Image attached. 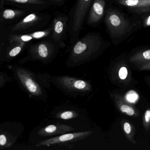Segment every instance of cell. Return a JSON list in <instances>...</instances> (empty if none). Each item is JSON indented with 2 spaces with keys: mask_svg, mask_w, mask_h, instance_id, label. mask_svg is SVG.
Wrapping results in <instances>:
<instances>
[{
  "mask_svg": "<svg viewBox=\"0 0 150 150\" xmlns=\"http://www.w3.org/2000/svg\"><path fill=\"white\" fill-rule=\"evenodd\" d=\"M128 75V71L127 68L125 67H122L119 71V76L120 78L122 80H124L127 78Z\"/></svg>",
  "mask_w": 150,
  "mask_h": 150,
  "instance_id": "44dd1931",
  "label": "cell"
},
{
  "mask_svg": "<svg viewBox=\"0 0 150 150\" xmlns=\"http://www.w3.org/2000/svg\"><path fill=\"white\" fill-rule=\"evenodd\" d=\"M23 11L18 10L6 9L0 12V20L2 19H12L21 16L24 13Z\"/></svg>",
  "mask_w": 150,
  "mask_h": 150,
  "instance_id": "5bb4252c",
  "label": "cell"
},
{
  "mask_svg": "<svg viewBox=\"0 0 150 150\" xmlns=\"http://www.w3.org/2000/svg\"><path fill=\"white\" fill-rule=\"evenodd\" d=\"M33 39L32 37L30 36L29 34L14 35L11 38L10 41L11 43H15L17 45L19 43H25Z\"/></svg>",
  "mask_w": 150,
  "mask_h": 150,
  "instance_id": "9a60e30c",
  "label": "cell"
},
{
  "mask_svg": "<svg viewBox=\"0 0 150 150\" xmlns=\"http://www.w3.org/2000/svg\"><path fill=\"white\" fill-rule=\"evenodd\" d=\"M93 0H77L73 18V37L79 34L83 26L86 15Z\"/></svg>",
  "mask_w": 150,
  "mask_h": 150,
  "instance_id": "277c9868",
  "label": "cell"
},
{
  "mask_svg": "<svg viewBox=\"0 0 150 150\" xmlns=\"http://www.w3.org/2000/svg\"><path fill=\"white\" fill-rule=\"evenodd\" d=\"M2 83V82L1 81V80H0V86H1V84Z\"/></svg>",
  "mask_w": 150,
  "mask_h": 150,
  "instance_id": "83f0119b",
  "label": "cell"
},
{
  "mask_svg": "<svg viewBox=\"0 0 150 150\" xmlns=\"http://www.w3.org/2000/svg\"><path fill=\"white\" fill-rule=\"evenodd\" d=\"M74 129L68 125L62 124H52L39 130L38 134L40 136H50L63 134L74 131Z\"/></svg>",
  "mask_w": 150,
  "mask_h": 150,
  "instance_id": "9c48e42d",
  "label": "cell"
},
{
  "mask_svg": "<svg viewBox=\"0 0 150 150\" xmlns=\"http://www.w3.org/2000/svg\"><path fill=\"white\" fill-rule=\"evenodd\" d=\"M0 48H1V45H0Z\"/></svg>",
  "mask_w": 150,
  "mask_h": 150,
  "instance_id": "f1b7e54d",
  "label": "cell"
},
{
  "mask_svg": "<svg viewBox=\"0 0 150 150\" xmlns=\"http://www.w3.org/2000/svg\"><path fill=\"white\" fill-rule=\"evenodd\" d=\"M52 1H54L57 2H61L62 0H52Z\"/></svg>",
  "mask_w": 150,
  "mask_h": 150,
  "instance_id": "4316f807",
  "label": "cell"
},
{
  "mask_svg": "<svg viewBox=\"0 0 150 150\" xmlns=\"http://www.w3.org/2000/svg\"><path fill=\"white\" fill-rule=\"evenodd\" d=\"M105 0H94L91 6L88 16V24H93L99 22L105 15Z\"/></svg>",
  "mask_w": 150,
  "mask_h": 150,
  "instance_id": "30bf717a",
  "label": "cell"
},
{
  "mask_svg": "<svg viewBox=\"0 0 150 150\" xmlns=\"http://www.w3.org/2000/svg\"><path fill=\"white\" fill-rule=\"evenodd\" d=\"M92 131H87L84 132H77V133H68L62 134L51 139H47L42 141L37 144L38 147L41 146H49L56 144H61L67 142H74L83 140L90 136Z\"/></svg>",
  "mask_w": 150,
  "mask_h": 150,
  "instance_id": "5b68a950",
  "label": "cell"
},
{
  "mask_svg": "<svg viewBox=\"0 0 150 150\" xmlns=\"http://www.w3.org/2000/svg\"><path fill=\"white\" fill-rule=\"evenodd\" d=\"M77 113L74 111H67L62 112L58 114V118L62 119L68 120L78 117Z\"/></svg>",
  "mask_w": 150,
  "mask_h": 150,
  "instance_id": "2e32d148",
  "label": "cell"
},
{
  "mask_svg": "<svg viewBox=\"0 0 150 150\" xmlns=\"http://www.w3.org/2000/svg\"><path fill=\"white\" fill-rule=\"evenodd\" d=\"M105 23L112 38L119 39L130 32L133 25L119 11L109 9L105 13Z\"/></svg>",
  "mask_w": 150,
  "mask_h": 150,
  "instance_id": "7a4b0ae2",
  "label": "cell"
},
{
  "mask_svg": "<svg viewBox=\"0 0 150 150\" xmlns=\"http://www.w3.org/2000/svg\"><path fill=\"white\" fill-rule=\"evenodd\" d=\"M124 130L127 134H129L131 132V127L129 123L125 122L124 124Z\"/></svg>",
  "mask_w": 150,
  "mask_h": 150,
  "instance_id": "cb8c5ba5",
  "label": "cell"
},
{
  "mask_svg": "<svg viewBox=\"0 0 150 150\" xmlns=\"http://www.w3.org/2000/svg\"><path fill=\"white\" fill-rule=\"evenodd\" d=\"M117 1L136 13L150 12V0H117Z\"/></svg>",
  "mask_w": 150,
  "mask_h": 150,
  "instance_id": "ba28073f",
  "label": "cell"
},
{
  "mask_svg": "<svg viewBox=\"0 0 150 150\" xmlns=\"http://www.w3.org/2000/svg\"><path fill=\"white\" fill-rule=\"evenodd\" d=\"M54 52V45L48 41L38 42L30 48L31 54L33 57L40 60H49L53 55Z\"/></svg>",
  "mask_w": 150,
  "mask_h": 150,
  "instance_id": "52a82bcc",
  "label": "cell"
},
{
  "mask_svg": "<svg viewBox=\"0 0 150 150\" xmlns=\"http://www.w3.org/2000/svg\"><path fill=\"white\" fill-rule=\"evenodd\" d=\"M143 25L144 27L150 26V14L147 15L143 20Z\"/></svg>",
  "mask_w": 150,
  "mask_h": 150,
  "instance_id": "7402d4cb",
  "label": "cell"
},
{
  "mask_svg": "<svg viewBox=\"0 0 150 150\" xmlns=\"http://www.w3.org/2000/svg\"><path fill=\"white\" fill-rule=\"evenodd\" d=\"M108 46L98 33H90L79 39L73 46L70 58L75 62L88 60L103 53Z\"/></svg>",
  "mask_w": 150,
  "mask_h": 150,
  "instance_id": "6da1fadb",
  "label": "cell"
},
{
  "mask_svg": "<svg viewBox=\"0 0 150 150\" xmlns=\"http://www.w3.org/2000/svg\"><path fill=\"white\" fill-rule=\"evenodd\" d=\"M40 19V18L36 13H31L16 24L12 28V30L17 31L29 28L37 23Z\"/></svg>",
  "mask_w": 150,
  "mask_h": 150,
  "instance_id": "7c38bea8",
  "label": "cell"
},
{
  "mask_svg": "<svg viewBox=\"0 0 150 150\" xmlns=\"http://www.w3.org/2000/svg\"><path fill=\"white\" fill-rule=\"evenodd\" d=\"M16 72L22 85L30 94L35 97L42 95V89L31 73L22 68H17Z\"/></svg>",
  "mask_w": 150,
  "mask_h": 150,
  "instance_id": "3957f363",
  "label": "cell"
},
{
  "mask_svg": "<svg viewBox=\"0 0 150 150\" xmlns=\"http://www.w3.org/2000/svg\"><path fill=\"white\" fill-rule=\"evenodd\" d=\"M126 99L130 102H135L138 98V95L134 91H130L129 92L126 96Z\"/></svg>",
  "mask_w": 150,
  "mask_h": 150,
  "instance_id": "d6986e66",
  "label": "cell"
},
{
  "mask_svg": "<svg viewBox=\"0 0 150 150\" xmlns=\"http://www.w3.org/2000/svg\"><path fill=\"white\" fill-rule=\"evenodd\" d=\"M16 139V137L6 132H0V150L11 147Z\"/></svg>",
  "mask_w": 150,
  "mask_h": 150,
  "instance_id": "4fadbf2b",
  "label": "cell"
},
{
  "mask_svg": "<svg viewBox=\"0 0 150 150\" xmlns=\"http://www.w3.org/2000/svg\"><path fill=\"white\" fill-rule=\"evenodd\" d=\"M142 55L145 60H150V49L144 51L142 54Z\"/></svg>",
  "mask_w": 150,
  "mask_h": 150,
  "instance_id": "603a6c76",
  "label": "cell"
},
{
  "mask_svg": "<svg viewBox=\"0 0 150 150\" xmlns=\"http://www.w3.org/2000/svg\"><path fill=\"white\" fill-rule=\"evenodd\" d=\"M120 110L123 113H126L128 115H133L134 114V110L131 107L127 105H122L120 106Z\"/></svg>",
  "mask_w": 150,
  "mask_h": 150,
  "instance_id": "ffe728a7",
  "label": "cell"
},
{
  "mask_svg": "<svg viewBox=\"0 0 150 150\" xmlns=\"http://www.w3.org/2000/svg\"><path fill=\"white\" fill-rule=\"evenodd\" d=\"M4 1H5V0H1V1H0V7H1V9L3 6Z\"/></svg>",
  "mask_w": 150,
  "mask_h": 150,
  "instance_id": "484cf974",
  "label": "cell"
},
{
  "mask_svg": "<svg viewBox=\"0 0 150 150\" xmlns=\"http://www.w3.org/2000/svg\"><path fill=\"white\" fill-rule=\"evenodd\" d=\"M145 119L146 122H149L150 121V110L146 111L145 114Z\"/></svg>",
  "mask_w": 150,
  "mask_h": 150,
  "instance_id": "d4e9b609",
  "label": "cell"
},
{
  "mask_svg": "<svg viewBox=\"0 0 150 150\" xmlns=\"http://www.w3.org/2000/svg\"><path fill=\"white\" fill-rule=\"evenodd\" d=\"M57 81L63 88L70 92H86L91 89V84L86 81L69 76L59 77Z\"/></svg>",
  "mask_w": 150,
  "mask_h": 150,
  "instance_id": "8992f818",
  "label": "cell"
},
{
  "mask_svg": "<svg viewBox=\"0 0 150 150\" xmlns=\"http://www.w3.org/2000/svg\"><path fill=\"white\" fill-rule=\"evenodd\" d=\"M67 20V17L65 16H58L54 18L52 28V37L54 41L58 42L61 40L66 30Z\"/></svg>",
  "mask_w": 150,
  "mask_h": 150,
  "instance_id": "8fae6325",
  "label": "cell"
},
{
  "mask_svg": "<svg viewBox=\"0 0 150 150\" xmlns=\"http://www.w3.org/2000/svg\"><path fill=\"white\" fill-rule=\"evenodd\" d=\"M8 1L19 3L22 4H42L45 2L41 0H7Z\"/></svg>",
  "mask_w": 150,
  "mask_h": 150,
  "instance_id": "ac0fdd59",
  "label": "cell"
},
{
  "mask_svg": "<svg viewBox=\"0 0 150 150\" xmlns=\"http://www.w3.org/2000/svg\"><path fill=\"white\" fill-rule=\"evenodd\" d=\"M25 45V43L17 44V45L12 48L9 52V56L10 57H13L17 55L21 52Z\"/></svg>",
  "mask_w": 150,
  "mask_h": 150,
  "instance_id": "e0dca14e",
  "label": "cell"
}]
</instances>
